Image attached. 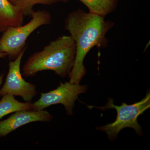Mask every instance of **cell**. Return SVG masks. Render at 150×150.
I'll use <instances>...</instances> for the list:
<instances>
[{
  "label": "cell",
  "instance_id": "1",
  "mask_svg": "<svg viewBox=\"0 0 150 150\" xmlns=\"http://www.w3.org/2000/svg\"><path fill=\"white\" fill-rule=\"evenodd\" d=\"M114 24L110 21L105 20L103 17L81 9L69 14L65 19V29L69 33L76 45L74 64L69 75V82L79 84L86 73L83 64L86 56L94 46H107L108 41L105 35Z\"/></svg>",
  "mask_w": 150,
  "mask_h": 150
},
{
  "label": "cell",
  "instance_id": "2",
  "mask_svg": "<svg viewBox=\"0 0 150 150\" xmlns=\"http://www.w3.org/2000/svg\"><path fill=\"white\" fill-rule=\"evenodd\" d=\"M76 55V43L72 38L62 35L30 56L23 67V75L34 76L39 72L51 70L64 78L73 68Z\"/></svg>",
  "mask_w": 150,
  "mask_h": 150
},
{
  "label": "cell",
  "instance_id": "3",
  "mask_svg": "<svg viewBox=\"0 0 150 150\" xmlns=\"http://www.w3.org/2000/svg\"><path fill=\"white\" fill-rule=\"evenodd\" d=\"M113 102L112 98H109L106 104L103 107L88 106V107L96 108L102 110L114 108L117 111V117L114 122L98 127L97 129L106 133L111 140L115 139L121 130L128 127L134 129L137 134L142 135V127L138 123V118L150 107V92H148L141 101L133 104L128 105L123 102L121 105L118 106L115 105Z\"/></svg>",
  "mask_w": 150,
  "mask_h": 150
},
{
  "label": "cell",
  "instance_id": "4",
  "mask_svg": "<svg viewBox=\"0 0 150 150\" xmlns=\"http://www.w3.org/2000/svg\"><path fill=\"white\" fill-rule=\"evenodd\" d=\"M32 19L24 25L11 27L3 32L0 38V52L6 53L9 59L14 60L25 48L28 38L40 26L50 24L52 16L48 11H34Z\"/></svg>",
  "mask_w": 150,
  "mask_h": 150
},
{
  "label": "cell",
  "instance_id": "5",
  "mask_svg": "<svg viewBox=\"0 0 150 150\" xmlns=\"http://www.w3.org/2000/svg\"><path fill=\"white\" fill-rule=\"evenodd\" d=\"M87 90L86 86L72 83L69 82L63 83L55 89L46 93H41L40 98L32 103V110H44L51 105L62 104L64 106L67 114L72 115L75 100L80 94Z\"/></svg>",
  "mask_w": 150,
  "mask_h": 150
},
{
  "label": "cell",
  "instance_id": "6",
  "mask_svg": "<svg viewBox=\"0 0 150 150\" xmlns=\"http://www.w3.org/2000/svg\"><path fill=\"white\" fill-rule=\"evenodd\" d=\"M26 49L27 47L25 48L13 62H10L8 73L1 89V96L5 95L19 96L25 102H30L36 95L35 85L25 80L21 72V63Z\"/></svg>",
  "mask_w": 150,
  "mask_h": 150
},
{
  "label": "cell",
  "instance_id": "7",
  "mask_svg": "<svg viewBox=\"0 0 150 150\" xmlns=\"http://www.w3.org/2000/svg\"><path fill=\"white\" fill-rule=\"evenodd\" d=\"M53 115L47 110H21L14 112L9 118L0 121V137H5L21 126L32 122H49Z\"/></svg>",
  "mask_w": 150,
  "mask_h": 150
},
{
  "label": "cell",
  "instance_id": "8",
  "mask_svg": "<svg viewBox=\"0 0 150 150\" xmlns=\"http://www.w3.org/2000/svg\"><path fill=\"white\" fill-rule=\"evenodd\" d=\"M24 16L8 0H0V32L22 25Z\"/></svg>",
  "mask_w": 150,
  "mask_h": 150
},
{
  "label": "cell",
  "instance_id": "9",
  "mask_svg": "<svg viewBox=\"0 0 150 150\" xmlns=\"http://www.w3.org/2000/svg\"><path fill=\"white\" fill-rule=\"evenodd\" d=\"M86 6L90 13L105 17L115 10L118 0H79Z\"/></svg>",
  "mask_w": 150,
  "mask_h": 150
},
{
  "label": "cell",
  "instance_id": "10",
  "mask_svg": "<svg viewBox=\"0 0 150 150\" xmlns=\"http://www.w3.org/2000/svg\"><path fill=\"white\" fill-rule=\"evenodd\" d=\"M0 100V119L10 113L21 110H32V103H21L13 96L5 95Z\"/></svg>",
  "mask_w": 150,
  "mask_h": 150
},
{
  "label": "cell",
  "instance_id": "11",
  "mask_svg": "<svg viewBox=\"0 0 150 150\" xmlns=\"http://www.w3.org/2000/svg\"><path fill=\"white\" fill-rule=\"evenodd\" d=\"M12 4L21 11L24 16H31L34 12L33 7L37 4L51 5L67 0H8Z\"/></svg>",
  "mask_w": 150,
  "mask_h": 150
},
{
  "label": "cell",
  "instance_id": "12",
  "mask_svg": "<svg viewBox=\"0 0 150 150\" xmlns=\"http://www.w3.org/2000/svg\"><path fill=\"white\" fill-rule=\"evenodd\" d=\"M4 77V74H3V73L0 74V87H1V85L2 83L3 79ZM0 96H1V89H0Z\"/></svg>",
  "mask_w": 150,
  "mask_h": 150
},
{
  "label": "cell",
  "instance_id": "13",
  "mask_svg": "<svg viewBox=\"0 0 150 150\" xmlns=\"http://www.w3.org/2000/svg\"><path fill=\"white\" fill-rule=\"evenodd\" d=\"M7 56H8V55L6 53L0 52V58L1 59H5Z\"/></svg>",
  "mask_w": 150,
  "mask_h": 150
}]
</instances>
